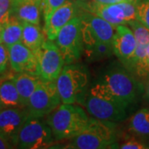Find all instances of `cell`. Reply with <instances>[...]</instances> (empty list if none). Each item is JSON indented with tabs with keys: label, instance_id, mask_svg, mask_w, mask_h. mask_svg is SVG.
I'll return each instance as SVG.
<instances>
[{
	"label": "cell",
	"instance_id": "cell-1",
	"mask_svg": "<svg viewBox=\"0 0 149 149\" xmlns=\"http://www.w3.org/2000/svg\"><path fill=\"white\" fill-rule=\"evenodd\" d=\"M143 85L123 65L113 63L105 69L88 92L128 108L139 100Z\"/></svg>",
	"mask_w": 149,
	"mask_h": 149
},
{
	"label": "cell",
	"instance_id": "cell-2",
	"mask_svg": "<svg viewBox=\"0 0 149 149\" xmlns=\"http://www.w3.org/2000/svg\"><path fill=\"white\" fill-rule=\"evenodd\" d=\"M90 117L78 104H61L47 115V123L52 128L55 140L70 139L86 127Z\"/></svg>",
	"mask_w": 149,
	"mask_h": 149
},
{
	"label": "cell",
	"instance_id": "cell-3",
	"mask_svg": "<svg viewBox=\"0 0 149 149\" xmlns=\"http://www.w3.org/2000/svg\"><path fill=\"white\" fill-rule=\"evenodd\" d=\"M56 81L61 103L82 106L90 85V72L85 65L65 64Z\"/></svg>",
	"mask_w": 149,
	"mask_h": 149
},
{
	"label": "cell",
	"instance_id": "cell-4",
	"mask_svg": "<svg viewBox=\"0 0 149 149\" xmlns=\"http://www.w3.org/2000/svg\"><path fill=\"white\" fill-rule=\"evenodd\" d=\"M115 123L90 118L84 130L70 139L65 147L72 149L118 148Z\"/></svg>",
	"mask_w": 149,
	"mask_h": 149
},
{
	"label": "cell",
	"instance_id": "cell-5",
	"mask_svg": "<svg viewBox=\"0 0 149 149\" xmlns=\"http://www.w3.org/2000/svg\"><path fill=\"white\" fill-rule=\"evenodd\" d=\"M79 8L91 12L109 22L114 27L127 25L136 19V2H122L117 3H101L95 0H74Z\"/></svg>",
	"mask_w": 149,
	"mask_h": 149
},
{
	"label": "cell",
	"instance_id": "cell-6",
	"mask_svg": "<svg viewBox=\"0 0 149 149\" xmlns=\"http://www.w3.org/2000/svg\"><path fill=\"white\" fill-rule=\"evenodd\" d=\"M54 140L52 128L44 117L29 115L17 133L16 147L22 149L47 148Z\"/></svg>",
	"mask_w": 149,
	"mask_h": 149
},
{
	"label": "cell",
	"instance_id": "cell-7",
	"mask_svg": "<svg viewBox=\"0 0 149 149\" xmlns=\"http://www.w3.org/2000/svg\"><path fill=\"white\" fill-rule=\"evenodd\" d=\"M55 43L64 57L65 64L74 63L84 53L81 20L77 14L59 32Z\"/></svg>",
	"mask_w": 149,
	"mask_h": 149
},
{
	"label": "cell",
	"instance_id": "cell-8",
	"mask_svg": "<svg viewBox=\"0 0 149 149\" xmlns=\"http://www.w3.org/2000/svg\"><path fill=\"white\" fill-rule=\"evenodd\" d=\"M77 15L81 20L84 47L98 42L112 43L115 27L109 22L95 13L83 10L78 7Z\"/></svg>",
	"mask_w": 149,
	"mask_h": 149
},
{
	"label": "cell",
	"instance_id": "cell-9",
	"mask_svg": "<svg viewBox=\"0 0 149 149\" xmlns=\"http://www.w3.org/2000/svg\"><path fill=\"white\" fill-rule=\"evenodd\" d=\"M61 103L56 81L41 80L26 107L29 115L45 117L57 108Z\"/></svg>",
	"mask_w": 149,
	"mask_h": 149
},
{
	"label": "cell",
	"instance_id": "cell-10",
	"mask_svg": "<svg viewBox=\"0 0 149 149\" xmlns=\"http://www.w3.org/2000/svg\"><path fill=\"white\" fill-rule=\"evenodd\" d=\"M36 54L40 79L42 80H56L65 62L55 42L47 39L36 52Z\"/></svg>",
	"mask_w": 149,
	"mask_h": 149
},
{
	"label": "cell",
	"instance_id": "cell-11",
	"mask_svg": "<svg viewBox=\"0 0 149 149\" xmlns=\"http://www.w3.org/2000/svg\"><path fill=\"white\" fill-rule=\"evenodd\" d=\"M82 106L92 117L103 121L117 123L127 117V107L118 102L94 95L90 92H87Z\"/></svg>",
	"mask_w": 149,
	"mask_h": 149
},
{
	"label": "cell",
	"instance_id": "cell-12",
	"mask_svg": "<svg viewBox=\"0 0 149 149\" xmlns=\"http://www.w3.org/2000/svg\"><path fill=\"white\" fill-rule=\"evenodd\" d=\"M28 116L27 107H10L0 109V133L13 147L16 146L17 133Z\"/></svg>",
	"mask_w": 149,
	"mask_h": 149
},
{
	"label": "cell",
	"instance_id": "cell-13",
	"mask_svg": "<svg viewBox=\"0 0 149 149\" xmlns=\"http://www.w3.org/2000/svg\"><path fill=\"white\" fill-rule=\"evenodd\" d=\"M112 46L113 54L128 69L137 47V41L128 25H119L115 27Z\"/></svg>",
	"mask_w": 149,
	"mask_h": 149
},
{
	"label": "cell",
	"instance_id": "cell-14",
	"mask_svg": "<svg viewBox=\"0 0 149 149\" xmlns=\"http://www.w3.org/2000/svg\"><path fill=\"white\" fill-rule=\"evenodd\" d=\"M8 51L11 68L16 73L25 72L39 76L36 52H32L22 42L8 47Z\"/></svg>",
	"mask_w": 149,
	"mask_h": 149
},
{
	"label": "cell",
	"instance_id": "cell-15",
	"mask_svg": "<svg viewBox=\"0 0 149 149\" xmlns=\"http://www.w3.org/2000/svg\"><path fill=\"white\" fill-rule=\"evenodd\" d=\"M77 14V6L74 0H67L49 17L44 23L43 32L47 39L55 41L61 29Z\"/></svg>",
	"mask_w": 149,
	"mask_h": 149
},
{
	"label": "cell",
	"instance_id": "cell-16",
	"mask_svg": "<svg viewBox=\"0 0 149 149\" xmlns=\"http://www.w3.org/2000/svg\"><path fill=\"white\" fill-rule=\"evenodd\" d=\"M41 13V2L22 1L17 4L11 6V16L21 22L40 25Z\"/></svg>",
	"mask_w": 149,
	"mask_h": 149
},
{
	"label": "cell",
	"instance_id": "cell-17",
	"mask_svg": "<svg viewBox=\"0 0 149 149\" xmlns=\"http://www.w3.org/2000/svg\"><path fill=\"white\" fill-rule=\"evenodd\" d=\"M13 79L20 96L22 105L26 107L32 93L41 81V79L38 75L25 72L17 73L13 76Z\"/></svg>",
	"mask_w": 149,
	"mask_h": 149
},
{
	"label": "cell",
	"instance_id": "cell-18",
	"mask_svg": "<svg viewBox=\"0 0 149 149\" xmlns=\"http://www.w3.org/2000/svg\"><path fill=\"white\" fill-rule=\"evenodd\" d=\"M0 104L2 109L25 107L22 105L13 76L0 80Z\"/></svg>",
	"mask_w": 149,
	"mask_h": 149
},
{
	"label": "cell",
	"instance_id": "cell-19",
	"mask_svg": "<svg viewBox=\"0 0 149 149\" xmlns=\"http://www.w3.org/2000/svg\"><path fill=\"white\" fill-rule=\"evenodd\" d=\"M22 22V42L26 47L31 49L32 52H36L42 43L47 40L46 34L43 29L40 27V25L32 24L30 22Z\"/></svg>",
	"mask_w": 149,
	"mask_h": 149
},
{
	"label": "cell",
	"instance_id": "cell-20",
	"mask_svg": "<svg viewBox=\"0 0 149 149\" xmlns=\"http://www.w3.org/2000/svg\"><path fill=\"white\" fill-rule=\"evenodd\" d=\"M22 22L17 20L14 17L11 16L9 21L3 26L1 42L7 47L22 41Z\"/></svg>",
	"mask_w": 149,
	"mask_h": 149
},
{
	"label": "cell",
	"instance_id": "cell-21",
	"mask_svg": "<svg viewBox=\"0 0 149 149\" xmlns=\"http://www.w3.org/2000/svg\"><path fill=\"white\" fill-rule=\"evenodd\" d=\"M128 128L141 136H149V109H142L129 119Z\"/></svg>",
	"mask_w": 149,
	"mask_h": 149
},
{
	"label": "cell",
	"instance_id": "cell-22",
	"mask_svg": "<svg viewBox=\"0 0 149 149\" xmlns=\"http://www.w3.org/2000/svg\"><path fill=\"white\" fill-rule=\"evenodd\" d=\"M84 53L91 61H100L110 57L113 54L112 43L98 42L84 47Z\"/></svg>",
	"mask_w": 149,
	"mask_h": 149
},
{
	"label": "cell",
	"instance_id": "cell-23",
	"mask_svg": "<svg viewBox=\"0 0 149 149\" xmlns=\"http://www.w3.org/2000/svg\"><path fill=\"white\" fill-rule=\"evenodd\" d=\"M136 19L149 29V0H135Z\"/></svg>",
	"mask_w": 149,
	"mask_h": 149
},
{
	"label": "cell",
	"instance_id": "cell-24",
	"mask_svg": "<svg viewBox=\"0 0 149 149\" xmlns=\"http://www.w3.org/2000/svg\"><path fill=\"white\" fill-rule=\"evenodd\" d=\"M65 1L67 0H42L41 1L42 13L44 23L47 22L49 17L54 13V11L56 10Z\"/></svg>",
	"mask_w": 149,
	"mask_h": 149
},
{
	"label": "cell",
	"instance_id": "cell-25",
	"mask_svg": "<svg viewBox=\"0 0 149 149\" xmlns=\"http://www.w3.org/2000/svg\"><path fill=\"white\" fill-rule=\"evenodd\" d=\"M11 18V0H0V24L4 26Z\"/></svg>",
	"mask_w": 149,
	"mask_h": 149
},
{
	"label": "cell",
	"instance_id": "cell-26",
	"mask_svg": "<svg viewBox=\"0 0 149 149\" xmlns=\"http://www.w3.org/2000/svg\"><path fill=\"white\" fill-rule=\"evenodd\" d=\"M9 63V56L8 47L4 44L0 42V74H3L8 68Z\"/></svg>",
	"mask_w": 149,
	"mask_h": 149
},
{
	"label": "cell",
	"instance_id": "cell-27",
	"mask_svg": "<svg viewBox=\"0 0 149 149\" xmlns=\"http://www.w3.org/2000/svg\"><path fill=\"white\" fill-rule=\"evenodd\" d=\"M118 148L122 149H145L149 148L146 144L139 142L136 139H129L128 141L124 142L123 143L118 145Z\"/></svg>",
	"mask_w": 149,
	"mask_h": 149
},
{
	"label": "cell",
	"instance_id": "cell-28",
	"mask_svg": "<svg viewBox=\"0 0 149 149\" xmlns=\"http://www.w3.org/2000/svg\"><path fill=\"white\" fill-rule=\"evenodd\" d=\"M14 147L13 146V144L6 139L5 137H3L1 133H0V149H7V148H13Z\"/></svg>",
	"mask_w": 149,
	"mask_h": 149
},
{
	"label": "cell",
	"instance_id": "cell-29",
	"mask_svg": "<svg viewBox=\"0 0 149 149\" xmlns=\"http://www.w3.org/2000/svg\"><path fill=\"white\" fill-rule=\"evenodd\" d=\"M95 1L101 3L109 4V3H122V2H129L132 0H95Z\"/></svg>",
	"mask_w": 149,
	"mask_h": 149
},
{
	"label": "cell",
	"instance_id": "cell-30",
	"mask_svg": "<svg viewBox=\"0 0 149 149\" xmlns=\"http://www.w3.org/2000/svg\"><path fill=\"white\" fill-rule=\"evenodd\" d=\"M144 92H145V95L149 100V76L148 77L147 81L144 85Z\"/></svg>",
	"mask_w": 149,
	"mask_h": 149
},
{
	"label": "cell",
	"instance_id": "cell-31",
	"mask_svg": "<svg viewBox=\"0 0 149 149\" xmlns=\"http://www.w3.org/2000/svg\"><path fill=\"white\" fill-rule=\"evenodd\" d=\"M23 0H11V6L15 5V4H17L19 3L22 2Z\"/></svg>",
	"mask_w": 149,
	"mask_h": 149
},
{
	"label": "cell",
	"instance_id": "cell-32",
	"mask_svg": "<svg viewBox=\"0 0 149 149\" xmlns=\"http://www.w3.org/2000/svg\"><path fill=\"white\" fill-rule=\"evenodd\" d=\"M3 26L0 24V42H1V37H2V32H3Z\"/></svg>",
	"mask_w": 149,
	"mask_h": 149
},
{
	"label": "cell",
	"instance_id": "cell-33",
	"mask_svg": "<svg viewBox=\"0 0 149 149\" xmlns=\"http://www.w3.org/2000/svg\"><path fill=\"white\" fill-rule=\"evenodd\" d=\"M148 65H149V44H148Z\"/></svg>",
	"mask_w": 149,
	"mask_h": 149
},
{
	"label": "cell",
	"instance_id": "cell-34",
	"mask_svg": "<svg viewBox=\"0 0 149 149\" xmlns=\"http://www.w3.org/2000/svg\"><path fill=\"white\" fill-rule=\"evenodd\" d=\"M23 1H34V2H41L42 0H23Z\"/></svg>",
	"mask_w": 149,
	"mask_h": 149
},
{
	"label": "cell",
	"instance_id": "cell-35",
	"mask_svg": "<svg viewBox=\"0 0 149 149\" xmlns=\"http://www.w3.org/2000/svg\"><path fill=\"white\" fill-rule=\"evenodd\" d=\"M2 109V107H1V104H0V109Z\"/></svg>",
	"mask_w": 149,
	"mask_h": 149
}]
</instances>
